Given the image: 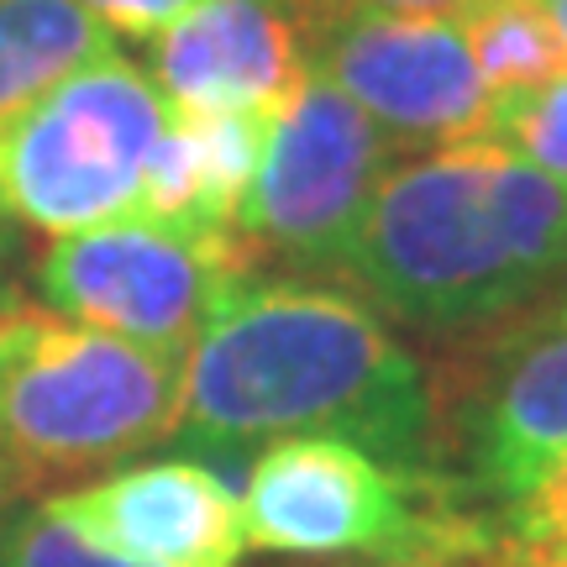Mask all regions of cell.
Returning <instances> with one entry per match:
<instances>
[{
  "instance_id": "cell-2",
  "label": "cell",
  "mask_w": 567,
  "mask_h": 567,
  "mask_svg": "<svg viewBox=\"0 0 567 567\" xmlns=\"http://www.w3.org/2000/svg\"><path fill=\"white\" fill-rule=\"evenodd\" d=\"M342 279L431 342L520 321L567 295V184L488 137L400 158L347 243Z\"/></svg>"
},
{
  "instance_id": "cell-3",
  "label": "cell",
  "mask_w": 567,
  "mask_h": 567,
  "mask_svg": "<svg viewBox=\"0 0 567 567\" xmlns=\"http://www.w3.org/2000/svg\"><path fill=\"white\" fill-rule=\"evenodd\" d=\"M184 358L95 331L32 300H0V484L59 494L137 457L179 421Z\"/></svg>"
},
{
  "instance_id": "cell-9",
  "label": "cell",
  "mask_w": 567,
  "mask_h": 567,
  "mask_svg": "<svg viewBox=\"0 0 567 567\" xmlns=\"http://www.w3.org/2000/svg\"><path fill=\"white\" fill-rule=\"evenodd\" d=\"M289 11L305 69L384 126L400 153L484 137L494 95L473 63L463 21L347 0H289Z\"/></svg>"
},
{
  "instance_id": "cell-13",
  "label": "cell",
  "mask_w": 567,
  "mask_h": 567,
  "mask_svg": "<svg viewBox=\"0 0 567 567\" xmlns=\"http://www.w3.org/2000/svg\"><path fill=\"white\" fill-rule=\"evenodd\" d=\"M457 17L488 95H526L567 74V48L547 0H467Z\"/></svg>"
},
{
  "instance_id": "cell-11",
  "label": "cell",
  "mask_w": 567,
  "mask_h": 567,
  "mask_svg": "<svg viewBox=\"0 0 567 567\" xmlns=\"http://www.w3.org/2000/svg\"><path fill=\"white\" fill-rule=\"evenodd\" d=\"M289 0H205L153 42V84L168 111H247L274 122L305 84Z\"/></svg>"
},
{
  "instance_id": "cell-8",
  "label": "cell",
  "mask_w": 567,
  "mask_h": 567,
  "mask_svg": "<svg viewBox=\"0 0 567 567\" xmlns=\"http://www.w3.org/2000/svg\"><path fill=\"white\" fill-rule=\"evenodd\" d=\"M400 158L405 153L389 142L384 126L368 122L342 90L305 74L295 101L268 122L264 163L237 237L258 264H284L310 279L342 274L347 243L389 163Z\"/></svg>"
},
{
  "instance_id": "cell-15",
  "label": "cell",
  "mask_w": 567,
  "mask_h": 567,
  "mask_svg": "<svg viewBox=\"0 0 567 567\" xmlns=\"http://www.w3.org/2000/svg\"><path fill=\"white\" fill-rule=\"evenodd\" d=\"M484 137L567 184V74L526 95H494Z\"/></svg>"
},
{
  "instance_id": "cell-23",
  "label": "cell",
  "mask_w": 567,
  "mask_h": 567,
  "mask_svg": "<svg viewBox=\"0 0 567 567\" xmlns=\"http://www.w3.org/2000/svg\"><path fill=\"white\" fill-rule=\"evenodd\" d=\"M6 499H11V494H6V484H0V505H6Z\"/></svg>"
},
{
  "instance_id": "cell-10",
  "label": "cell",
  "mask_w": 567,
  "mask_h": 567,
  "mask_svg": "<svg viewBox=\"0 0 567 567\" xmlns=\"http://www.w3.org/2000/svg\"><path fill=\"white\" fill-rule=\"evenodd\" d=\"M42 509L95 551L137 567H237L247 551L237 494L195 457L111 467L95 484L48 494Z\"/></svg>"
},
{
  "instance_id": "cell-16",
  "label": "cell",
  "mask_w": 567,
  "mask_h": 567,
  "mask_svg": "<svg viewBox=\"0 0 567 567\" xmlns=\"http://www.w3.org/2000/svg\"><path fill=\"white\" fill-rule=\"evenodd\" d=\"M499 530L515 567H567V457L499 509Z\"/></svg>"
},
{
  "instance_id": "cell-17",
  "label": "cell",
  "mask_w": 567,
  "mask_h": 567,
  "mask_svg": "<svg viewBox=\"0 0 567 567\" xmlns=\"http://www.w3.org/2000/svg\"><path fill=\"white\" fill-rule=\"evenodd\" d=\"M0 567H137L111 551H95L84 536L59 526L48 509H17L0 526Z\"/></svg>"
},
{
  "instance_id": "cell-6",
  "label": "cell",
  "mask_w": 567,
  "mask_h": 567,
  "mask_svg": "<svg viewBox=\"0 0 567 567\" xmlns=\"http://www.w3.org/2000/svg\"><path fill=\"white\" fill-rule=\"evenodd\" d=\"M264 274L237 231L126 216L53 237L32 264L38 305L69 321L184 358L243 279Z\"/></svg>"
},
{
  "instance_id": "cell-14",
  "label": "cell",
  "mask_w": 567,
  "mask_h": 567,
  "mask_svg": "<svg viewBox=\"0 0 567 567\" xmlns=\"http://www.w3.org/2000/svg\"><path fill=\"white\" fill-rule=\"evenodd\" d=\"M179 122L189 132V153H195V226L237 231L252 179H258V163H264L268 122L247 116V111H210V116H179Z\"/></svg>"
},
{
  "instance_id": "cell-18",
  "label": "cell",
  "mask_w": 567,
  "mask_h": 567,
  "mask_svg": "<svg viewBox=\"0 0 567 567\" xmlns=\"http://www.w3.org/2000/svg\"><path fill=\"white\" fill-rule=\"evenodd\" d=\"M111 38H158L205 0H80Z\"/></svg>"
},
{
  "instance_id": "cell-21",
  "label": "cell",
  "mask_w": 567,
  "mask_h": 567,
  "mask_svg": "<svg viewBox=\"0 0 567 567\" xmlns=\"http://www.w3.org/2000/svg\"><path fill=\"white\" fill-rule=\"evenodd\" d=\"M6 268H11V216L0 210V300H11V284H6Z\"/></svg>"
},
{
  "instance_id": "cell-20",
  "label": "cell",
  "mask_w": 567,
  "mask_h": 567,
  "mask_svg": "<svg viewBox=\"0 0 567 567\" xmlns=\"http://www.w3.org/2000/svg\"><path fill=\"white\" fill-rule=\"evenodd\" d=\"M347 6H379V11H405V17H452L467 0H347Z\"/></svg>"
},
{
  "instance_id": "cell-7",
  "label": "cell",
  "mask_w": 567,
  "mask_h": 567,
  "mask_svg": "<svg viewBox=\"0 0 567 567\" xmlns=\"http://www.w3.org/2000/svg\"><path fill=\"white\" fill-rule=\"evenodd\" d=\"M442 347L431 368L442 467L505 509L567 457V295Z\"/></svg>"
},
{
  "instance_id": "cell-1",
  "label": "cell",
  "mask_w": 567,
  "mask_h": 567,
  "mask_svg": "<svg viewBox=\"0 0 567 567\" xmlns=\"http://www.w3.org/2000/svg\"><path fill=\"white\" fill-rule=\"evenodd\" d=\"M174 436L243 452L279 436H342L394 467H442L431 363L342 284L252 274L179 368Z\"/></svg>"
},
{
  "instance_id": "cell-19",
  "label": "cell",
  "mask_w": 567,
  "mask_h": 567,
  "mask_svg": "<svg viewBox=\"0 0 567 567\" xmlns=\"http://www.w3.org/2000/svg\"><path fill=\"white\" fill-rule=\"evenodd\" d=\"M363 567H515L509 547H478V551H452V557H415V563H363Z\"/></svg>"
},
{
  "instance_id": "cell-22",
  "label": "cell",
  "mask_w": 567,
  "mask_h": 567,
  "mask_svg": "<svg viewBox=\"0 0 567 567\" xmlns=\"http://www.w3.org/2000/svg\"><path fill=\"white\" fill-rule=\"evenodd\" d=\"M551 21H557V32H563V48H567V0H547Z\"/></svg>"
},
{
  "instance_id": "cell-5",
  "label": "cell",
  "mask_w": 567,
  "mask_h": 567,
  "mask_svg": "<svg viewBox=\"0 0 567 567\" xmlns=\"http://www.w3.org/2000/svg\"><path fill=\"white\" fill-rule=\"evenodd\" d=\"M163 122L168 105L137 63L116 53L84 63L0 132V210L48 237L137 216Z\"/></svg>"
},
{
  "instance_id": "cell-4",
  "label": "cell",
  "mask_w": 567,
  "mask_h": 567,
  "mask_svg": "<svg viewBox=\"0 0 567 567\" xmlns=\"http://www.w3.org/2000/svg\"><path fill=\"white\" fill-rule=\"evenodd\" d=\"M247 547L274 557L415 563L499 547V509L436 467H394L342 436H279L247 463Z\"/></svg>"
},
{
  "instance_id": "cell-12",
  "label": "cell",
  "mask_w": 567,
  "mask_h": 567,
  "mask_svg": "<svg viewBox=\"0 0 567 567\" xmlns=\"http://www.w3.org/2000/svg\"><path fill=\"white\" fill-rule=\"evenodd\" d=\"M105 53L111 32L80 0H0V132Z\"/></svg>"
}]
</instances>
